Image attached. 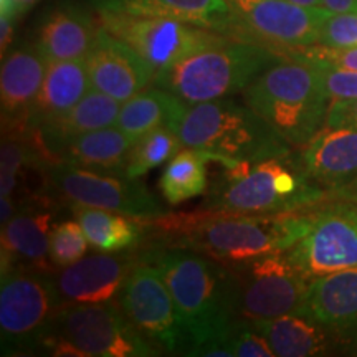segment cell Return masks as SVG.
I'll return each instance as SVG.
<instances>
[{
  "mask_svg": "<svg viewBox=\"0 0 357 357\" xmlns=\"http://www.w3.org/2000/svg\"><path fill=\"white\" fill-rule=\"evenodd\" d=\"M13 19L0 13V52H2V58L6 56V52L8 50L13 37Z\"/></svg>",
  "mask_w": 357,
  "mask_h": 357,
  "instance_id": "cell-38",
  "label": "cell"
},
{
  "mask_svg": "<svg viewBox=\"0 0 357 357\" xmlns=\"http://www.w3.org/2000/svg\"><path fill=\"white\" fill-rule=\"evenodd\" d=\"M326 10L333 13L357 12V0H321Z\"/></svg>",
  "mask_w": 357,
  "mask_h": 357,
  "instance_id": "cell-39",
  "label": "cell"
},
{
  "mask_svg": "<svg viewBox=\"0 0 357 357\" xmlns=\"http://www.w3.org/2000/svg\"><path fill=\"white\" fill-rule=\"evenodd\" d=\"M100 25L86 8L77 3H60L43 17L37 48L47 61L84 60L93 47Z\"/></svg>",
  "mask_w": 357,
  "mask_h": 357,
  "instance_id": "cell-23",
  "label": "cell"
},
{
  "mask_svg": "<svg viewBox=\"0 0 357 357\" xmlns=\"http://www.w3.org/2000/svg\"><path fill=\"white\" fill-rule=\"evenodd\" d=\"M146 245L144 260L162 275L189 336L187 356L213 354L238 324L231 268L189 248Z\"/></svg>",
  "mask_w": 357,
  "mask_h": 357,
  "instance_id": "cell-2",
  "label": "cell"
},
{
  "mask_svg": "<svg viewBox=\"0 0 357 357\" xmlns=\"http://www.w3.org/2000/svg\"><path fill=\"white\" fill-rule=\"evenodd\" d=\"M45 351L75 357H151L160 352L137 331L118 303L65 305L58 312Z\"/></svg>",
  "mask_w": 357,
  "mask_h": 357,
  "instance_id": "cell-7",
  "label": "cell"
},
{
  "mask_svg": "<svg viewBox=\"0 0 357 357\" xmlns=\"http://www.w3.org/2000/svg\"><path fill=\"white\" fill-rule=\"evenodd\" d=\"M301 166L329 199H357V129L324 126L300 147Z\"/></svg>",
  "mask_w": 357,
  "mask_h": 357,
  "instance_id": "cell-15",
  "label": "cell"
},
{
  "mask_svg": "<svg viewBox=\"0 0 357 357\" xmlns=\"http://www.w3.org/2000/svg\"><path fill=\"white\" fill-rule=\"evenodd\" d=\"M52 218L40 207H24L2 227V273L22 268L53 275L56 266L50 260Z\"/></svg>",
  "mask_w": 357,
  "mask_h": 357,
  "instance_id": "cell-21",
  "label": "cell"
},
{
  "mask_svg": "<svg viewBox=\"0 0 357 357\" xmlns=\"http://www.w3.org/2000/svg\"><path fill=\"white\" fill-rule=\"evenodd\" d=\"M132 144L131 137L116 126L98 129L71 141L60 153L58 162L126 177V160Z\"/></svg>",
  "mask_w": 357,
  "mask_h": 357,
  "instance_id": "cell-28",
  "label": "cell"
},
{
  "mask_svg": "<svg viewBox=\"0 0 357 357\" xmlns=\"http://www.w3.org/2000/svg\"><path fill=\"white\" fill-rule=\"evenodd\" d=\"M230 268L236 281L238 323L252 326L283 314H300L311 278L287 253H268Z\"/></svg>",
  "mask_w": 357,
  "mask_h": 357,
  "instance_id": "cell-9",
  "label": "cell"
},
{
  "mask_svg": "<svg viewBox=\"0 0 357 357\" xmlns=\"http://www.w3.org/2000/svg\"><path fill=\"white\" fill-rule=\"evenodd\" d=\"M88 248V238L78 220L61 222L52 229L50 260L56 268H66L82 260Z\"/></svg>",
  "mask_w": 357,
  "mask_h": 357,
  "instance_id": "cell-31",
  "label": "cell"
},
{
  "mask_svg": "<svg viewBox=\"0 0 357 357\" xmlns=\"http://www.w3.org/2000/svg\"><path fill=\"white\" fill-rule=\"evenodd\" d=\"M354 344H356V354H357V337H356V341H354Z\"/></svg>",
  "mask_w": 357,
  "mask_h": 357,
  "instance_id": "cell-42",
  "label": "cell"
},
{
  "mask_svg": "<svg viewBox=\"0 0 357 357\" xmlns=\"http://www.w3.org/2000/svg\"><path fill=\"white\" fill-rule=\"evenodd\" d=\"M91 88L118 101H128L154 84L155 70L121 38L100 25L84 56Z\"/></svg>",
  "mask_w": 357,
  "mask_h": 357,
  "instance_id": "cell-16",
  "label": "cell"
},
{
  "mask_svg": "<svg viewBox=\"0 0 357 357\" xmlns=\"http://www.w3.org/2000/svg\"><path fill=\"white\" fill-rule=\"evenodd\" d=\"M96 13L162 17L230 37L231 12L227 0H89ZM231 38V37H230Z\"/></svg>",
  "mask_w": 357,
  "mask_h": 357,
  "instance_id": "cell-22",
  "label": "cell"
},
{
  "mask_svg": "<svg viewBox=\"0 0 357 357\" xmlns=\"http://www.w3.org/2000/svg\"><path fill=\"white\" fill-rule=\"evenodd\" d=\"M207 155L192 147H182L160 174L159 189L171 207L204 195L208 189Z\"/></svg>",
  "mask_w": 357,
  "mask_h": 357,
  "instance_id": "cell-29",
  "label": "cell"
},
{
  "mask_svg": "<svg viewBox=\"0 0 357 357\" xmlns=\"http://www.w3.org/2000/svg\"><path fill=\"white\" fill-rule=\"evenodd\" d=\"M19 212V207H17V202L13 197H0V222H2V227L6 225L7 222H10L15 213Z\"/></svg>",
  "mask_w": 357,
  "mask_h": 357,
  "instance_id": "cell-40",
  "label": "cell"
},
{
  "mask_svg": "<svg viewBox=\"0 0 357 357\" xmlns=\"http://www.w3.org/2000/svg\"><path fill=\"white\" fill-rule=\"evenodd\" d=\"M252 328L266 339L275 356L280 357L328 356L344 344L323 326L301 314H283L252 324Z\"/></svg>",
  "mask_w": 357,
  "mask_h": 357,
  "instance_id": "cell-25",
  "label": "cell"
},
{
  "mask_svg": "<svg viewBox=\"0 0 357 357\" xmlns=\"http://www.w3.org/2000/svg\"><path fill=\"white\" fill-rule=\"evenodd\" d=\"M300 314L323 326L344 344L356 341L357 266L312 278Z\"/></svg>",
  "mask_w": 357,
  "mask_h": 357,
  "instance_id": "cell-18",
  "label": "cell"
},
{
  "mask_svg": "<svg viewBox=\"0 0 357 357\" xmlns=\"http://www.w3.org/2000/svg\"><path fill=\"white\" fill-rule=\"evenodd\" d=\"M40 0H6V3L0 6V13L10 17L13 20H19L22 15H25Z\"/></svg>",
  "mask_w": 357,
  "mask_h": 357,
  "instance_id": "cell-37",
  "label": "cell"
},
{
  "mask_svg": "<svg viewBox=\"0 0 357 357\" xmlns=\"http://www.w3.org/2000/svg\"><path fill=\"white\" fill-rule=\"evenodd\" d=\"M70 208L95 252L118 253L139 248L149 234L147 220L141 218L78 204H70Z\"/></svg>",
  "mask_w": 357,
  "mask_h": 357,
  "instance_id": "cell-27",
  "label": "cell"
},
{
  "mask_svg": "<svg viewBox=\"0 0 357 357\" xmlns=\"http://www.w3.org/2000/svg\"><path fill=\"white\" fill-rule=\"evenodd\" d=\"M91 89L84 60L48 61L47 73L35 98L26 128L38 129L78 105Z\"/></svg>",
  "mask_w": 357,
  "mask_h": 357,
  "instance_id": "cell-24",
  "label": "cell"
},
{
  "mask_svg": "<svg viewBox=\"0 0 357 357\" xmlns=\"http://www.w3.org/2000/svg\"><path fill=\"white\" fill-rule=\"evenodd\" d=\"M284 253L311 280L357 266V199L312 205L310 229Z\"/></svg>",
  "mask_w": 357,
  "mask_h": 357,
  "instance_id": "cell-11",
  "label": "cell"
},
{
  "mask_svg": "<svg viewBox=\"0 0 357 357\" xmlns=\"http://www.w3.org/2000/svg\"><path fill=\"white\" fill-rule=\"evenodd\" d=\"M326 199H329L328 192L307 176L296 149L278 158L223 167L213 177L200 208L238 213H288L318 205Z\"/></svg>",
  "mask_w": 357,
  "mask_h": 357,
  "instance_id": "cell-3",
  "label": "cell"
},
{
  "mask_svg": "<svg viewBox=\"0 0 357 357\" xmlns=\"http://www.w3.org/2000/svg\"><path fill=\"white\" fill-rule=\"evenodd\" d=\"M283 56L265 45L230 38L160 71L154 86L167 89L187 105L231 98Z\"/></svg>",
  "mask_w": 357,
  "mask_h": 357,
  "instance_id": "cell-6",
  "label": "cell"
},
{
  "mask_svg": "<svg viewBox=\"0 0 357 357\" xmlns=\"http://www.w3.org/2000/svg\"><path fill=\"white\" fill-rule=\"evenodd\" d=\"M318 45L329 48L357 47V12H329L321 24Z\"/></svg>",
  "mask_w": 357,
  "mask_h": 357,
  "instance_id": "cell-33",
  "label": "cell"
},
{
  "mask_svg": "<svg viewBox=\"0 0 357 357\" xmlns=\"http://www.w3.org/2000/svg\"><path fill=\"white\" fill-rule=\"evenodd\" d=\"M288 2L298 3V6H305V7H323L321 0H288Z\"/></svg>",
  "mask_w": 357,
  "mask_h": 357,
  "instance_id": "cell-41",
  "label": "cell"
},
{
  "mask_svg": "<svg viewBox=\"0 0 357 357\" xmlns=\"http://www.w3.org/2000/svg\"><path fill=\"white\" fill-rule=\"evenodd\" d=\"M234 40H243L284 53L318 43L319 29L329 10L288 0H227Z\"/></svg>",
  "mask_w": 357,
  "mask_h": 357,
  "instance_id": "cell-12",
  "label": "cell"
},
{
  "mask_svg": "<svg viewBox=\"0 0 357 357\" xmlns=\"http://www.w3.org/2000/svg\"><path fill=\"white\" fill-rule=\"evenodd\" d=\"M177 134L184 147L200 151L222 167L296 151L250 106L231 98L189 105Z\"/></svg>",
  "mask_w": 357,
  "mask_h": 357,
  "instance_id": "cell-5",
  "label": "cell"
},
{
  "mask_svg": "<svg viewBox=\"0 0 357 357\" xmlns=\"http://www.w3.org/2000/svg\"><path fill=\"white\" fill-rule=\"evenodd\" d=\"M121 105V101L91 88L68 113L42 128L29 129V132L45 160L55 164L61 151L71 141L78 139L83 134L114 126Z\"/></svg>",
  "mask_w": 357,
  "mask_h": 357,
  "instance_id": "cell-19",
  "label": "cell"
},
{
  "mask_svg": "<svg viewBox=\"0 0 357 357\" xmlns=\"http://www.w3.org/2000/svg\"><path fill=\"white\" fill-rule=\"evenodd\" d=\"M220 357H273L268 341L252 326L238 323L225 341L218 346Z\"/></svg>",
  "mask_w": 357,
  "mask_h": 357,
  "instance_id": "cell-32",
  "label": "cell"
},
{
  "mask_svg": "<svg viewBox=\"0 0 357 357\" xmlns=\"http://www.w3.org/2000/svg\"><path fill=\"white\" fill-rule=\"evenodd\" d=\"M48 61L37 45L20 47L2 58L0 106L2 129L26 128L30 111L47 73Z\"/></svg>",
  "mask_w": 357,
  "mask_h": 357,
  "instance_id": "cell-20",
  "label": "cell"
},
{
  "mask_svg": "<svg viewBox=\"0 0 357 357\" xmlns=\"http://www.w3.org/2000/svg\"><path fill=\"white\" fill-rule=\"evenodd\" d=\"M50 189L68 204L105 208L141 220H155L169 213L139 178L109 176L55 162L48 166Z\"/></svg>",
  "mask_w": 357,
  "mask_h": 357,
  "instance_id": "cell-14",
  "label": "cell"
},
{
  "mask_svg": "<svg viewBox=\"0 0 357 357\" xmlns=\"http://www.w3.org/2000/svg\"><path fill=\"white\" fill-rule=\"evenodd\" d=\"M316 66L319 68L326 93L331 101L357 100V70H342L326 65Z\"/></svg>",
  "mask_w": 357,
  "mask_h": 357,
  "instance_id": "cell-35",
  "label": "cell"
},
{
  "mask_svg": "<svg viewBox=\"0 0 357 357\" xmlns=\"http://www.w3.org/2000/svg\"><path fill=\"white\" fill-rule=\"evenodd\" d=\"M100 25L121 38L155 70L171 68L204 48L223 43L230 37L185 22L162 17H136L123 13H98Z\"/></svg>",
  "mask_w": 357,
  "mask_h": 357,
  "instance_id": "cell-10",
  "label": "cell"
},
{
  "mask_svg": "<svg viewBox=\"0 0 357 357\" xmlns=\"http://www.w3.org/2000/svg\"><path fill=\"white\" fill-rule=\"evenodd\" d=\"M144 260L139 248L118 253H100L61 268L55 276L65 305H95L116 300L131 271Z\"/></svg>",
  "mask_w": 357,
  "mask_h": 357,
  "instance_id": "cell-17",
  "label": "cell"
},
{
  "mask_svg": "<svg viewBox=\"0 0 357 357\" xmlns=\"http://www.w3.org/2000/svg\"><path fill=\"white\" fill-rule=\"evenodd\" d=\"M326 126H347L357 129V100L331 101Z\"/></svg>",
  "mask_w": 357,
  "mask_h": 357,
  "instance_id": "cell-36",
  "label": "cell"
},
{
  "mask_svg": "<svg viewBox=\"0 0 357 357\" xmlns=\"http://www.w3.org/2000/svg\"><path fill=\"white\" fill-rule=\"evenodd\" d=\"M242 98L294 149L324 126L331 106L318 66L288 55L263 70Z\"/></svg>",
  "mask_w": 357,
  "mask_h": 357,
  "instance_id": "cell-4",
  "label": "cell"
},
{
  "mask_svg": "<svg viewBox=\"0 0 357 357\" xmlns=\"http://www.w3.org/2000/svg\"><path fill=\"white\" fill-rule=\"evenodd\" d=\"M119 310L134 328L169 354H189L190 341L178 318L166 281L153 263L142 260L116 296Z\"/></svg>",
  "mask_w": 357,
  "mask_h": 357,
  "instance_id": "cell-13",
  "label": "cell"
},
{
  "mask_svg": "<svg viewBox=\"0 0 357 357\" xmlns=\"http://www.w3.org/2000/svg\"><path fill=\"white\" fill-rule=\"evenodd\" d=\"M184 147L176 131L159 128L134 142L126 160V177L141 178L171 160Z\"/></svg>",
  "mask_w": 357,
  "mask_h": 357,
  "instance_id": "cell-30",
  "label": "cell"
},
{
  "mask_svg": "<svg viewBox=\"0 0 357 357\" xmlns=\"http://www.w3.org/2000/svg\"><path fill=\"white\" fill-rule=\"evenodd\" d=\"M283 55L300 58L312 65H326L342 70H357V47L352 48H329L324 45H310V47L293 48Z\"/></svg>",
  "mask_w": 357,
  "mask_h": 357,
  "instance_id": "cell-34",
  "label": "cell"
},
{
  "mask_svg": "<svg viewBox=\"0 0 357 357\" xmlns=\"http://www.w3.org/2000/svg\"><path fill=\"white\" fill-rule=\"evenodd\" d=\"M65 306L52 273L13 268L0 284V341L3 356L43 349Z\"/></svg>",
  "mask_w": 357,
  "mask_h": 357,
  "instance_id": "cell-8",
  "label": "cell"
},
{
  "mask_svg": "<svg viewBox=\"0 0 357 357\" xmlns=\"http://www.w3.org/2000/svg\"><path fill=\"white\" fill-rule=\"evenodd\" d=\"M311 207L288 213H238L199 208L147 220L149 236L164 247L189 248L231 266L287 252L310 229Z\"/></svg>",
  "mask_w": 357,
  "mask_h": 357,
  "instance_id": "cell-1",
  "label": "cell"
},
{
  "mask_svg": "<svg viewBox=\"0 0 357 357\" xmlns=\"http://www.w3.org/2000/svg\"><path fill=\"white\" fill-rule=\"evenodd\" d=\"M187 102L159 86H149L121 105L114 126L136 142L159 128L178 131L187 111Z\"/></svg>",
  "mask_w": 357,
  "mask_h": 357,
  "instance_id": "cell-26",
  "label": "cell"
}]
</instances>
